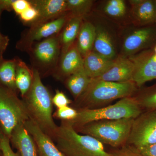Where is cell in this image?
Returning <instances> with one entry per match:
<instances>
[{"mask_svg":"<svg viewBox=\"0 0 156 156\" xmlns=\"http://www.w3.org/2000/svg\"><path fill=\"white\" fill-rule=\"evenodd\" d=\"M114 62L92 50L83 58L84 70L89 77L95 79L108 70Z\"/></svg>","mask_w":156,"mask_h":156,"instance_id":"17","label":"cell"},{"mask_svg":"<svg viewBox=\"0 0 156 156\" xmlns=\"http://www.w3.org/2000/svg\"><path fill=\"white\" fill-rule=\"evenodd\" d=\"M95 36V26L89 21L83 22L76 45L83 58L93 50Z\"/></svg>","mask_w":156,"mask_h":156,"instance_id":"21","label":"cell"},{"mask_svg":"<svg viewBox=\"0 0 156 156\" xmlns=\"http://www.w3.org/2000/svg\"><path fill=\"white\" fill-rule=\"evenodd\" d=\"M39 16L37 10L32 5L19 15L20 19L24 24L30 26L37 19Z\"/></svg>","mask_w":156,"mask_h":156,"instance_id":"31","label":"cell"},{"mask_svg":"<svg viewBox=\"0 0 156 156\" xmlns=\"http://www.w3.org/2000/svg\"><path fill=\"white\" fill-rule=\"evenodd\" d=\"M134 119L100 120L74 129L80 134L92 136L103 144L118 148L127 143Z\"/></svg>","mask_w":156,"mask_h":156,"instance_id":"5","label":"cell"},{"mask_svg":"<svg viewBox=\"0 0 156 156\" xmlns=\"http://www.w3.org/2000/svg\"><path fill=\"white\" fill-rule=\"evenodd\" d=\"M83 20V18L82 17L70 16L65 24L58 35L61 46V56L66 53L74 44Z\"/></svg>","mask_w":156,"mask_h":156,"instance_id":"18","label":"cell"},{"mask_svg":"<svg viewBox=\"0 0 156 156\" xmlns=\"http://www.w3.org/2000/svg\"><path fill=\"white\" fill-rule=\"evenodd\" d=\"M153 50L154 53L156 54V44L155 45L154 47V48H153Z\"/></svg>","mask_w":156,"mask_h":156,"instance_id":"37","label":"cell"},{"mask_svg":"<svg viewBox=\"0 0 156 156\" xmlns=\"http://www.w3.org/2000/svg\"><path fill=\"white\" fill-rule=\"evenodd\" d=\"M156 144V110L141 113L134 119L126 144L140 149Z\"/></svg>","mask_w":156,"mask_h":156,"instance_id":"8","label":"cell"},{"mask_svg":"<svg viewBox=\"0 0 156 156\" xmlns=\"http://www.w3.org/2000/svg\"><path fill=\"white\" fill-rule=\"evenodd\" d=\"M78 115V111L75 108L69 106L57 108L53 114V117L61 121H70L75 119Z\"/></svg>","mask_w":156,"mask_h":156,"instance_id":"28","label":"cell"},{"mask_svg":"<svg viewBox=\"0 0 156 156\" xmlns=\"http://www.w3.org/2000/svg\"><path fill=\"white\" fill-rule=\"evenodd\" d=\"M154 53L152 48L128 57L134 65L131 81L138 88L147 82L156 79V62L152 59Z\"/></svg>","mask_w":156,"mask_h":156,"instance_id":"11","label":"cell"},{"mask_svg":"<svg viewBox=\"0 0 156 156\" xmlns=\"http://www.w3.org/2000/svg\"><path fill=\"white\" fill-rule=\"evenodd\" d=\"M34 73L24 62L17 58L15 84L23 97L30 89L33 81Z\"/></svg>","mask_w":156,"mask_h":156,"instance_id":"22","label":"cell"},{"mask_svg":"<svg viewBox=\"0 0 156 156\" xmlns=\"http://www.w3.org/2000/svg\"><path fill=\"white\" fill-rule=\"evenodd\" d=\"M5 11L4 8L0 5V19L3 11ZM9 37L4 35L0 32V56L3 57V53L5 51L9 44Z\"/></svg>","mask_w":156,"mask_h":156,"instance_id":"34","label":"cell"},{"mask_svg":"<svg viewBox=\"0 0 156 156\" xmlns=\"http://www.w3.org/2000/svg\"><path fill=\"white\" fill-rule=\"evenodd\" d=\"M93 50L96 53L111 60L115 59V50L111 37L107 30L101 26H95Z\"/></svg>","mask_w":156,"mask_h":156,"instance_id":"20","label":"cell"},{"mask_svg":"<svg viewBox=\"0 0 156 156\" xmlns=\"http://www.w3.org/2000/svg\"><path fill=\"white\" fill-rule=\"evenodd\" d=\"M31 6V4L30 1L14 0L12 4V8L16 14L19 16Z\"/></svg>","mask_w":156,"mask_h":156,"instance_id":"33","label":"cell"},{"mask_svg":"<svg viewBox=\"0 0 156 156\" xmlns=\"http://www.w3.org/2000/svg\"><path fill=\"white\" fill-rule=\"evenodd\" d=\"M24 126L33 139L38 156H66L57 147L52 138L30 119L25 122Z\"/></svg>","mask_w":156,"mask_h":156,"instance_id":"13","label":"cell"},{"mask_svg":"<svg viewBox=\"0 0 156 156\" xmlns=\"http://www.w3.org/2000/svg\"><path fill=\"white\" fill-rule=\"evenodd\" d=\"M29 119L22 99L16 92L0 86V128L10 139L17 126Z\"/></svg>","mask_w":156,"mask_h":156,"instance_id":"6","label":"cell"},{"mask_svg":"<svg viewBox=\"0 0 156 156\" xmlns=\"http://www.w3.org/2000/svg\"><path fill=\"white\" fill-rule=\"evenodd\" d=\"M33 70L32 84L22 100L29 119L53 140L58 126L53 119V97L42 82L38 72Z\"/></svg>","mask_w":156,"mask_h":156,"instance_id":"1","label":"cell"},{"mask_svg":"<svg viewBox=\"0 0 156 156\" xmlns=\"http://www.w3.org/2000/svg\"><path fill=\"white\" fill-rule=\"evenodd\" d=\"M110 153L112 156H143L136 148L127 144Z\"/></svg>","mask_w":156,"mask_h":156,"instance_id":"29","label":"cell"},{"mask_svg":"<svg viewBox=\"0 0 156 156\" xmlns=\"http://www.w3.org/2000/svg\"><path fill=\"white\" fill-rule=\"evenodd\" d=\"M17 58L0 60V86L17 93L15 84Z\"/></svg>","mask_w":156,"mask_h":156,"instance_id":"24","label":"cell"},{"mask_svg":"<svg viewBox=\"0 0 156 156\" xmlns=\"http://www.w3.org/2000/svg\"><path fill=\"white\" fill-rule=\"evenodd\" d=\"M53 140L66 156H112L103 144L92 136L78 133L66 121H61Z\"/></svg>","mask_w":156,"mask_h":156,"instance_id":"3","label":"cell"},{"mask_svg":"<svg viewBox=\"0 0 156 156\" xmlns=\"http://www.w3.org/2000/svg\"><path fill=\"white\" fill-rule=\"evenodd\" d=\"M2 155V151H1V148H0V156Z\"/></svg>","mask_w":156,"mask_h":156,"instance_id":"38","label":"cell"},{"mask_svg":"<svg viewBox=\"0 0 156 156\" xmlns=\"http://www.w3.org/2000/svg\"><path fill=\"white\" fill-rule=\"evenodd\" d=\"M3 58V57H1V56H0V60H1V59H2Z\"/></svg>","mask_w":156,"mask_h":156,"instance_id":"39","label":"cell"},{"mask_svg":"<svg viewBox=\"0 0 156 156\" xmlns=\"http://www.w3.org/2000/svg\"><path fill=\"white\" fill-rule=\"evenodd\" d=\"M83 69V58L74 43L66 53L60 56L53 76L57 80L64 81L68 77Z\"/></svg>","mask_w":156,"mask_h":156,"instance_id":"12","label":"cell"},{"mask_svg":"<svg viewBox=\"0 0 156 156\" xmlns=\"http://www.w3.org/2000/svg\"><path fill=\"white\" fill-rule=\"evenodd\" d=\"M0 148L3 156H20L15 153L10 145V139L4 134L0 128Z\"/></svg>","mask_w":156,"mask_h":156,"instance_id":"30","label":"cell"},{"mask_svg":"<svg viewBox=\"0 0 156 156\" xmlns=\"http://www.w3.org/2000/svg\"><path fill=\"white\" fill-rule=\"evenodd\" d=\"M156 44V27H141L130 33L125 38L122 56L128 57L143 50L152 49Z\"/></svg>","mask_w":156,"mask_h":156,"instance_id":"10","label":"cell"},{"mask_svg":"<svg viewBox=\"0 0 156 156\" xmlns=\"http://www.w3.org/2000/svg\"><path fill=\"white\" fill-rule=\"evenodd\" d=\"M30 2L39 13L38 18L30 26L56 19L67 12L66 0H31Z\"/></svg>","mask_w":156,"mask_h":156,"instance_id":"14","label":"cell"},{"mask_svg":"<svg viewBox=\"0 0 156 156\" xmlns=\"http://www.w3.org/2000/svg\"><path fill=\"white\" fill-rule=\"evenodd\" d=\"M1 156H3V154H2V155H1Z\"/></svg>","mask_w":156,"mask_h":156,"instance_id":"40","label":"cell"},{"mask_svg":"<svg viewBox=\"0 0 156 156\" xmlns=\"http://www.w3.org/2000/svg\"></svg>","mask_w":156,"mask_h":156,"instance_id":"41","label":"cell"},{"mask_svg":"<svg viewBox=\"0 0 156 156\" xmlns=\"http://www.w3.org/2000/svg\"><path fill=\"white\" fill-rule=\"evenodd\" d=\"M152 59L154 61H155V62H156V54H155V53H154L153 56H152Z\"/></svg>","mask_w":156,"mask_h":156,"instance_id":"36","label":"cell"},{"mask_svg":"<svg viewBox=\"0 0 156 156\" xmlns=\"http://www.w3.org/2000/svg\"><path fill=\"white\" fill-rule=\"evenodd\" d=\"M104 11L111 17H122L126 13V4L123 0H109L105 4Z\"/></svg>","mask_w":156,"mask_h":156,"instance_id":"27","label":"cell"},{"mask_svg":"<svg viewBox=\"0 0 156 156\" xmlns=\"http://www.w3.org/2000/svg\"><path fill=\"white\" fill-rule=\"evenodd\" d=\"M132 7L133 17L138 25L147 26L153 25L156 22V1L142 0L139 4Z\"/></svg>","mask_w":156,"mask_h":156,"instance_id":"19","label":"cell"},{"mask_svg":"<svg viewBox=\"0 0 156 156\" xmlns=\"http://www.w3.org/2000/svg\"><path fill=\"white\" fill-rule=\"evenodd\" d=\"M70 17V14L67 12L56 19L30 26L22 34L16 44V48L20 51L27 53L35 43L60 33Z\"/></svg>","mask_w":156,"mask_h":156,"instance_id":"9","label":"cell"},{"mask_svg":"<svg viewBox=\"0 0 156 156\" xmlns=\"http://www.w3.org/2000/svg\"><path fill=\"white\" fill-rule=\"evenodd\" d=\"M138 150L143 156H156V144Z\"/></svg>","mask_w":156,"mask_h":156,"instance_id":"35","label":"cell"},{"mask_svg":"<svg viewBox=\"0 0 156 156\" xmlns=\"http://www.w3.org/2000/svg\"><path fill=\"white\" fill-rule=\"evenodd\" d=\"M77 110L76 118L72 121H66L74 129L100 120L135 119L142 112V109L133 96L124 98L114 104L100 108Z\"/></svg>","mask_w":156,"mask_h":156,"instance_id":"4","label":"cell"},{"mask_svg":"<svg viewBox=\"0 0 156 156\" xmlns=\"http://www.w3.org/2000/svg\"><path fill=\"white\" fill-rule=\"evenodd\" d=\"M52 101L53 105L57 108H61L63 107L69 106L72 101L68 98L64 92L56 90V93L52 98Z\"/></svg>","mask_w":156,"mask_h":156,"instance_id":"32","label":"cell"},{"mask_svg":"<svg viewBox=\"0 0 156 156\" xmlns=\"http://www.w3.org/2000/svg\"><path fill=\"white\" fill-rule=\"evenodd\" d=\"M133 97L141 109L156 110V86L140 90Z\"/></svg>","mask_w":156,"mask_h":156,"instance_id":"25","label":"cell"},{"mask_svg":"<svg viewBox=\"0 0 156 156\" xmlns=\"http://www.w3.org/2000/svg\"><path fill=\"white\" fill-rule=\"evenodd\" d=\"M84 71V68L68 77L65 80V85L73 95L75 100L87 89L91 80Z\"/></svg>","mask_w":156,"mask_h":156,"instance_id":"23","label":"cell"},{"mask_svg":"<svg viewBox=\"0 0 156 156\" xmlns=\"http://www.w3.org/2000/svg\"><path fill=\"white\" fill-rule=\"evenodd\" d=\"M138 89L133 82L114 83L92 79L83 93L75 100L74 108L103 107L116 99L133 96Z\"/></svg>","mask_w":156,"mask_h":156,"instance_id":"2","label":"cell"},{"mask_svg":"<svg viewBox=\"0 0 156 156\" xmlns=\"http://www.w3.org/2000/svg\"><path fill=\"white\" fill-rule=\"evenodd\" d=\"M134 65L128 57L121 56L115 59L114 63L106 73L95 78L100 80L124 83L132 82Z\"/></svg>","mask_w":156,"mask_h":156,"instance_id":"15","label":"cell"},{"mask_svg":"<svg viewBox=\"0 0 156 156\" xmlns=\"http://www.w3.org/2000/svg\"><path fill=\"white\" fill-rule=\"evenodd\" d=\"M10 140L17 149L20 156H38L34 142L24 124L19 125L14 129Z\"/></svg>","mask_w":156,"mask_h":156,"instance_id":"16","label":"cell"},{"mask_svg":"<svg viewBox=\"0 0 156 156\" xmlns=\"http://www.w3.org/2000/svg\"><path fill=\"white\" fill-rule=\"evenodd\" d=\"M59 34L35 43L27 53L32 68L37 70L41 77L53 75L57 68L61 56Z\"/></svg>","mask_w":156,"mask_h":156,"instance_id":"7","label":"cell"},{"mask_svg":"<svg viewBox=\"0 0 156 156\" xmlns=\"http://www.w3.org/2000/svg\"><path fill=\"white\" fill-rule=\"evenodd\" d=\"M67 12L71 17L84 18L92 9V0H66Z\"/></svg>","mask_w":156,"mask_h":156,"instance_id":"26","label":"cell"}]
</instances>
